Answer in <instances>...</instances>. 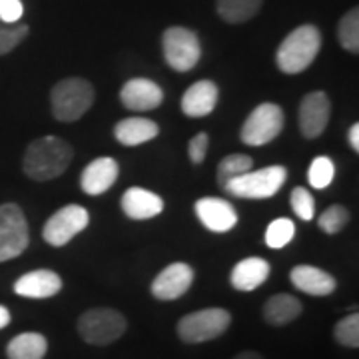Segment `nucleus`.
<instances>
[{
	"mask_svg": "<svg viewBox=\"0 0 359 359\" xmlns=\"http://www.w3.org/2000/svg\"><path fill=\"white\" fill-rule=\"evenodd\" d=\"M74 158L72 146L58 136H42L30 142L22 158V170L34 182H48L66 172Z\"/></svg>",
	"mask_w": 359,
	"mask_h": 359,
	"instance_id": "1",
	"label": "nucleus"
},
{
	"mask_svg": "<svg viewBox=\"0 0 359 359\" xmlns=\"http://www.w3.org/2000/svg\"><path fill=\"white\" fill-rule=\"evenodd\" d=\"M321 48V32L318 26L302 25L282 40L276 52V65L283 74H299L308 70Z\"/></svg>",
	"mask_w": 359,
	"mask_h": 359,
	"instance_id": "2",
	"label": "nucleus"
},
{
	"mask_svg": "<svg viewBox=\"0 0 359 359\" xmlns=\"http://www.w3.org/2000/svg\"><path fill=\"white\" fill-rule=\"evenodd\" d=\"M94 86L84 78H65L50 92L52 116L58 122H76L94 104Z\"/></svg>",
	"mask_w": 359,
	"mask_h": 359,
	"instance_id": "3",
	"label": "nucleus"
},
{
	"mask_svg": "<svg viewBox=\"0 0 359 359\" xmlns=\"http://www.w3.org/2000/svg\"><path fill=\"white\" fill-rule=\"evenodd\" d=\"M287 180V170L283 166H266L262 170H250L238 178L230 180L222 190L231 198L244 200H266L282 190Z\"/></svg>",
	"mask_w": 359,
	"mask_h": 359,
	"instance_id": "4",
	"label": "nucleus"
},
{
	"mask_svg": "<svg viewBox=\"0 0 359 359\" xmlns=\"http://www.w3.org/2000/svg\"><path fill=\"white\" fill-rule=\"evenodd\" d=\"M128 327L126 318L112 308H92L78 320V334L90 346H110Z\"/></svg>",
	"mask_w": 359,
	"mask_h": 359,
	"instance_id": "5",
	"label": "nucleus"
},
{
	"mask_svg": "<svg viewBox=\"0 0 359 359\" xmlns=\"http://www.w3.org/2000/svg\"><path fill=\"white\" fill-rule=\"evenodd\" d=\"M230 323L228 309L208 308L184 316L176 325V332L184 344H204L226 334Z\"/></svg>",
	"mask_w": 359,
	"mask_h": 359,
	"instance_id": "6",
	"label": "nucleus"
},
{
	"mask_svg": "<svg viewBox=\"0 0 359 359\" xmlns=\"http://www.w3.org/2000/svg\"><path fill=\"white\" fill-rule=\"evenodd\" d=\"M162 50L166 65L176 72H190L202 58L198 34L186 26H170L162 34Z\"/></svg>",
	"mask_w": 359,
	"mask_h": 359,
	"instance_id": "7",
	"label": "nucleus"
},
{
	"mask_svg": "<svg viewBox=\"0 0 359 359\" xmlns=\"http://www.w3.org/2000/svg\"><path fill=\"white\" fill-rule=\"evenodd\" d=\"M30 244V230L22 208L14 202L0 205V264L25 254Z\"/></svg>",
	"mask_w": 359,
	"mask_h": 359,
	"instance_id": "8",
	"label": "nucleus"
},
{
	"mask_svg": "<svg viewBox=\"0 0 359 359\" xmlns=\"http://www.w3.org/2000/svg\"><path fill=\"white\" fill-rule=\"evenodd\" d=\"M283 110L273 102L259 104L245 118L240 138L248 146H264L276 140L283 130Z\"/></svg>",
	"mask_w": 359,
	"mask_h": 359,
	"instance_id": "9",
	"label": "nucleus"
},
{
	"mask_svg": "<svg viewBox=\"0 0 359 359\" xmlns=\"http://www.w3.org/2000/svg\"><path fill=\"white\" fill-rule=\"evenodd\" d=\"M88 224L90 214L86 208L78 204H68L46 219V224L42 228V238L52 248H62L80 231L86 230Z\"/></svg>",
	"mask_w": 359,
	"mask_h": 359,
	"instance_id": "10",
	"label": "nucleus"
},
{
	"mask_svg": "<svg viewBox=\"0 0 359 359\" xmlns=\"http://www.w3.org/2000/svg\"><path fill=\"white\" fill-rule=\"evenodd\" d=\"M330 116H332V102L325 92H309L308 96H304L297 114L299 132L304 134V138L308 140L320 138L330 124Z\"/></svg>",
	"mask_w": 359,
	"mask_h": 359,
	"instance_id": "11",
	"label": "nucleus"
},
{
	"mask_svg": "<svg viewBox=\"0 0 359 359\" xmlns=\"http://www.w3.org/2000/svg\"><path fill=\"white\" fill-rule=\"evenodd\" d=\"M194 283V269L184 262L164 268L152 282V295L160 302H174L186 294Z\"/></svg>",
	"mask_w": 359,
	"mask_h": 359,
	"instance_id": "12",
	"label": "nucleus"
},
{
	"mask_svg": "<svg viewBox=\"0 0 359 359\" xmlns=\"http://www.w3.org/2000/svg\"><path fill=\"white\" fill-rule=\"evenodd\" d=\"M196 216L204 224L205 228L214 233H224L230 231L236 224H238V214L236 208L224 200V198H214V196H205L200 198L196 205Z\"/></svg>",
	"mask_w": 359,
	"mask_h": 359,
	"instance_id": "13",
	"label": "nucleus"
},
{
	"mask_svg": "<svg viewBox=\"0 0 359 359\" xmlns=\"http://www.w3.org/2000/svg\"><path fill=\"white\" fill-rule=\"evenodd\" d=\"M120 102L134 112H148L164 102V92L148 78H132L120 90Z\"/></svg>",
	"mask_w": 359,
	"mask_h": 359,
	"instance_id": "14",
	"label": "nucleus"
},
{
	"mask_svg": "<svg viewBox=\"0 0 359 359\" xmlns=\"http://www.w3.org/2000/svg\"><path fill=\"white\" fill-rule=\"evenodd\" d=\"M62 290V278L52 269H34L14 282V294L28 299H46Z\"/></svg>",
	"mask_w": 359,
	"mask_h": 359,
	"instance_id": "15",
	"label": "nucleus"
},
{
	"mask_svg": "<svg viewBox=\"0 0 359 359\" xmlns=\"http://www.w3.org/2000/svg\"><path fill=\"white\" fill-rule=\"evenodd\" d=\"M118 178V162L114 158H96L84 168L80 176V188L88 196H100L114 186Z\"/></svg>",
	"mask_w": 359,
	"mask_h": 359,
	"instance_id": "16",
	"label": "nucleus"
},
{
	"mask_svg": "<svg viewBox=\"0 0 359 359\" xmlns=\"http://www.w3.org/2000/svg\"><path fill=\"white\" fill-rule=\"evenodd\" d=\"M219 90L212 80H200L192 84L182 96V112L190 118H204L212 114L218 104Z\"/></svg>",
	"mask_w": 359,
	"mask_h": 359,
	"instance_id": "17",
	"label": "nucleus"
},
{
	"mask_svg": "<svg viewBox=\"0 0 359 359\" xmlns=\"http://www.w3.org/2000/svg\"><path fill=\"white\" fill-rule=\"evenodd\" d=\"M290 280L294 283L299 292L308 295H316V297H323V295L334 294L337 282L332 273L323 271V269L316 268V266H295L290 273Z\"/></svg>",
	"mask_w": 359,
	"mask_h": 359,
	"instance_id": "18",
	"label": "nucleus"
},
{
	"mask_svg": "<svg viewBox=\"0 0 359 359\" xmlns=\"http://www.w3.org/2000/svg\"><path fill=\"white\" fill-rule=\"evenodd\" d=\"M122 210L130 219H150L162 214L164 200L158 194L134 186L122 196Z\"/></svg>",
	"mask_w": 359,
	"mask_h": 359,
	"instance_id": "19",
	"label": "nucleus"
},
{
	"mask_svg": "<svg viewBox=\"0 0 359 359\" xmlns=\"http://www.w3.org/2000/svg\"><path fill=\"white\" fill-rule=\"evenodd\" d=\"M269 278V264L264 257H245L231 269V285L238 292H254Z\"/></svg>",
	"mask_w": 359,
	"mask_h": 359,
	"instance_id": "20",
	"label": "nucleus"
},
{
	"mask_svg": "<svg viewBox=\"0 0 359 359\" xmlns=\"http://www.w3.org/2000/svg\"><path fill=\"white\" fill-rule=\"evenodd\" d=\"M158 134H160V128L154 120L140 118V116L124 118L114 126L116 140L124 146H140L144 142L154 140Z\"/></svg>",
	"mask_w": 359,
	"mask_h": 359,
	"instance_id": "21",
	"label": "nucleus"
},
{
	"mask_svg": "<svg viewBox=\"0 0 359 359\" xmlns=\"http://www.w3.org/2000/svg\"><path fill=\"white\" fill-rule=\"evenodd\" d=\"M302 311H304V306L297 297L290 294H276L264 304V320L268 321L269 325L280 327L297 320Z\"/></svg>",
	"mask_w": 359,
	"mask_h": 359,
	"instance_id": "22",
	"label": "nucleus"
},
{
	"mask_svg": "<svg viewBox=\"0 0 359 359\" xmlns=\"http://www.w3.org/2000/svg\"><path fill=\"white\" fill-rule=\"evenodd\" d=\"M48 351V341L42 334L36 332H25L11 339L6 347L8 359H44Z\"/></svg>",
	"mask_w": 359,
	"mask_h": 359,
	"instance_id": "23",
	"label": "nucleus"
},
{
	"mask_svg": "<svg viewBox=\"0 0 359 359\" xmlns=\"http://www.w3.org/2000/svg\"><path fill=\"white\" fill-rule=\"evenodd\" d=\"M264 0H216V13L228 25H244L262 11Z\"/></svg>",
	"mask_w": 359,
	"mask_h": 359,
	"instance_id": "24",
	"label": "nucleus"
},
{
	"mask_svg": "<svg viewBox=\"0 0 359 359\" xmlns=\"http://www.w3.org/2000/svg\"><path fill=\"white\" fill-rule=\"evenodd\" d=\"M337 40L341 44V48L351 54L359 52V11L351 8L347 11L337 25Z\"/></svg>",
	"mask_w": 359,
	"mask_h": 359,
	"instance_id": "25",
	"label": "nucleus"
},
{
	"mask_svg": "<svg viewBox=\"0 0 359 359\" xmlns=\"http://www.w3.org/2000/svg\"><path fill=\"white\" fill-rule=\"evenodd\" d=\"M254 168V160L245 154H230L226 156L218 164V186L224 188L230 180L242 176Z\"/></svg>",
	"mask_w": 359,
	"mask_h": 359,
	"instance_id": "26",
	"label": "nucleus"
},
{
	"mask_svg": "<svg viewBox=\"0 0 359 359\" xmlns=\"http://www.w3.org/2000/svg\"><path fill=\"white\" fill-rule=\"evenodd\" d=\"M294 233L295 226L292 219H273L268 226V231H266V244H268L271 250H282V248H285V245L294 240Z\"/></svg>",
	"mask_w": 359,
	"mask_h": 359,
	"instance_id": "27",
	"label": "nucleus"
},
{
	"mask_svg": "<svg viewBox=\"0 0 359 359\" xmlns=\"http://www.w3.org/2000/svg\"><path fill=\"white\" fill-rule=\"evenodd\" d=\"M334 337L339 346L358 349L359 347V316L349 313L344 320H339L334 327Z\"/></svg>",
	"mask_w": 359,
	"mask_h": 359,
	"instance_id": "28",
	"label": "nucleus"
},
{
	"mask_svg": "<svg viewBox=\"0 0 359 359\" xmlns=\"http://www.w3.org/2000/svg\"><path fill=\"white\" fill-rule=\"evenodd\" d=\"M334 176L335 166L334 162H332V158H327V156H318V158L311 162V166H309L308 172V180L316 190L327 188V186L332 184Z\"/></svg>",
	"mask_w": 359,
	"mask_h": 359,
	"instance_id": "29",
	"label": "nucleus"
},
{
	"mask_svg": "<svg viewBox=\"0 0 359 359\" xmlns=\"http://www.w3.org/2000/svg\"><path fill=\"white\" fill-rule=\"evenodd\" d=\"M347 222H349V212H347V208H344V205L339 204H334L330 205V208L321 214L320 219H318V226H320L325 233L335 236V233H339V231L346 228Z\"/></svg>",
	"mask_w": 359,
	"mask_h": 359,
	"instance_id": "30",
	"label": "nucleus"
},
{
	"mask_svg": "<svg viewBox=\"0 0 359 359\" xmlns=\"http://www.w3.org/2000/svg\"><path fill=\"white\" fill-rule=\"evenodd\" d=\"M30 28L26 25H4L0 22V56L13 52L18 44H22V40L28 36Z\"/></svg>",
	"mask_w": 359,
	"mask_h": 359,
	"instance_id": "31",
	"label": "nucleus"
},
{
	"mask_svg": "<svg viewBox=\"0 0 359 359\" xmlns=\"http://www.w3.org/2000/svg\"><path fill=\"white\" fill-rule=\"evenodd\" d=\"M292 208H294V212L299 216V218L304 219V222H309V219L313 218V212H316V202H313V196L309 194V190L306 188H294V192H292Z\"/></svg>",
	"mask_w": 359,
	"mask_h": 359,
	"instance_id": "32",
	"label": "nucleus"
},
{
	"mask_svg": "<svg viewBox=\"0 0 359 359\" xmlns=\"http://www.w3.org/2000/svg\"><path fill=\"white\" fill-rule=\"evenodd\" d=\"M208 146H210V136L205 132L196 134L192 140L188 142V158L192 164H202L208 154Z\"/></svg>",
	"mask_w": 359,
	"mask_h": 359,
	"instance_id": "33",
	"label": "nucleus"
},
{
	"mask_svg": "<svg viewBox=\"0 0 359 359\" xmlns=\"http://www.w3.org/2000/svg\"><path fill=\"white\" fill-rule=\"evenodd\" d=\"M22 2L20 0H0V22L16 25L22 18Z\"/></svg>",
	"mask_w": 359,
	"mask_h": 359,
	"instance_id": "34",
	"label": "nucleus"
},
{
	"mask_svg": "<svg viewBox=\"0 0 359 359\" xmlns=\"http://www.w3.org/2000/svg\"><path fill=\"white\" fill-rule=\"evenodd\" d=\"M347 140H349V146L358 152L359 150V124H353L349 128V134H347Z\"/></svg>",
	"mask_w": 359,
	"mask_h": 359,
	"instance_id": "35",
	"label": "nucleus"
},
{
	"mask_svg": "<svg viewBox=\"0 0 359 359\" xmlns=\"http://www.w3.org/2000/svg\"><path fill=\"white\" fill-rule=\"evenodd\" d=\"M8 323H11V311H8V308L0 306V330H4Z\"/></svg>",
	"mask_w": 359,
	"mask_h": 359,
	"instance_id": "36",
	"label": "nucleus"
},
{
	"mask_svg": "<svg viewBox=\"0 0 359 359\" xmlns=\"http://www.w3.org/2000/svg\"><path fill=\"white\" fill-rule=\"evenodd\" d=\"M233 359H264L259 353L256 351H242V353H238Z\"/></svg>",
	"mask_w": 359,
	"mask_h": 359,
	"instance_id": "37",
	"label": "nucleus"
}]
</instances>
